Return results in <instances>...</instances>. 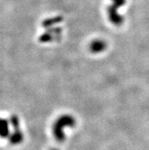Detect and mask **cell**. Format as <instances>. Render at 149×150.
Listing matches in <instances>:
<instances>
[{
  "mask_svg": "<svg viewBox=\"0 0 149 150\" xmlns=\"http://www.w3.org/2000/svg\"><path fill=\"white\" fill-rule=\"evenodd\" d=\"M74 120L72 118L68 117H66L62 118L61 120H59L56 122V124L55 125V128L53 129V133L56 136V139L59 141L63 140V138H64V134H63V132H62V129L64 128V127L66 125L72 126V124L73 125Z\"/></svg>",
  "mask_w": 149,
  "mask_h": 150,
  "instance_id": "cell-1",
  "label": "cell"
},
{
  "mask_svg": "<svg viewBox=\"0 0 149 150\" xmlns=\"http://www.w3.org/2000/svg\"><path fill=\"white\" fill-rule=\"evenodd\" d=\"M113 5L108 8V14L110 21L115 25H119L122 22V18L117 13V8L123 6L125 0H113Z\"/></svg>",
  "mask_w": 149,
  "mask_h": 150,
  "instance_id": "cell-2",
  "label": "cell"
},
{
  "mask_svg": "<svg viewBox=\"0 0 149 150\" xmlns=\"http://www.w3.org/2000/svg\"><path fill=\"white\" fill-rule=\"evenodd\" d=\"M9 135V127L7 120L0 118V137L6 138Z\"/></svg>",
  "mask_w": 149,
  "mask_h": 150,
  "instance_id": "cell-3",
  "label": "cell"
},
{
  "mask_svg": "<svg viewBox=\"0 0 149 150\" xmlns=\"http://www.w3.org/2000/svg\"><path fill=\"white\" fill-rule=\"evenodd\" d=\"M105 47V44L101 40H96L93 42L91 45V50L93 52H100L104 50Z\"/></svg>",
  "mask_w": 149,
  "mask_h": 150,
  "instance_id": "cell-4",
  "label": "cell"
}]
</instances>
